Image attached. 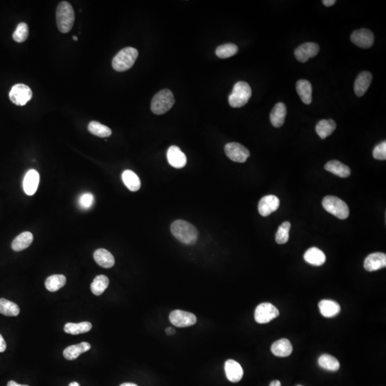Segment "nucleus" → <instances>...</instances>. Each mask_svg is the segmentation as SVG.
I'll return each instance as SVG.
<instances>
[{
	"mask_svg": "<svg viewBox=\"0 0 386 386\" xmlns=\"http://www.w3.org/2000/svg\"><path fill=\"white\" fill-rule=\"evenodd\" d=\"M171 232L175 237L186 245H194L198 238V232L188 222L178 220L171 225Z\"/></svg>",
	"mask_w": 386,
	"mask_h": 386,
	"instance_id": "f257e3e1",
	"label": "nucleus"
},
{
	"mask_svg": "<svg viewBox=\"0 0 386 386\" xmlns=\"http://www.w3.org/2000/svg\"><path fill=\"white\" fill-rule=\"evenodd\" d=\"M57 28L62 33H68L74 25L75 11L68 1H62L59 4L56 12Z\"/></svg>",
	"mask_w": 386,
	"mask_h": 386,
	"instance_id": "f03ea898",
	"label": "nucleus"
},
{
	"mask_svg": "<svg viewBox=\"0 0 386 386\" xmlns=\"http://www.w3.org/2000/svg\"><path fill=\"white\" fill-rule=\"evenodd\" d=\"M138 57V51L133 47H125L119 51L113 58V69L117 72H125L133 66Z\"/></svg>",
	"mask_w": 386,
	"mask_h": 386,
	"instance_id": "7ed1b4c3",
	"label": "nucleus"
},
{
	"mask_svg": "<svg viewBox=\"0 0 386 386\" xmlns=\"http://www.w3.org/2000/svg\"><path fill=\"white\" fill-rule=\"evenodd\" d=\"M251 95V88L248 83L238 82L234 84L232 92L228 97V103L232 108H242L248 103Z\"/></svg>",
	"mask_w": 386,
	"mask_h": 386,
	"instance_id": "20e7f679",
	"label": "nucleus"
},
{
	"mask_svg": "<svg viewBox=\"0 0 386 386\" xmlns=\"http://www.w3.org/2000/svg\"><path fill=\"white\" fill-rule=\"evenodd\" d=\"M175 98L171 91L165 89L157 92L152 100L151 110L154 114H165L173 108Z\"/></svg>",
	"mask_w": 386,
	"mask_h": 386,
	"instance_id": "39448f33",
	"label": "nucleus"
},
{
	"mask_svg": "<svg viewBox=\"0 0 386 386\" xmlns=\"http://www.w3.org/2000/svg\"><path fill=\"white\" fill-rule=\"evenodd\" d=\"M323 206L327 212L341 220L346 219L350 214L347 204L344 200L334 196L324 197Z\"/></svg>",
	"mask_w": 386,
	"mask_h": 386,
	"instance_id": "423d86ee",
	"label": "nucleus"
},
{
	"mask_svg": "<svg viewBox=\"0 0 386 386\" xmlns=\"http://www.w3.org/2000/svg\"><path fill=\"white\" fill-rule=\"evenodd\" d=\"M280 315L277 308L270 303H263L256 308L255 311V321L260 324L269 323Z\"/></svg>",
	"mask_w": 386,
	"mask_h": 386,
	"instance_id": "0eeeda50",
	"label": "nucleus"
},
{
	"mask_svg": "<svg viewBox=\"0 0 386 386\" xmlns=\"http://www.w3.org/2000/svg\"><path fill=\"white\" fill-rule=\"evenodd\" d=\"M9 98L15 105L23 106L33 98V91L26 84H15L9 92Z\"/></svg>",
	"mask_w": 386,
	"mask_h": 386,
	"instance_id": "6e6552de",
	"label": "nucleus"
},
{
	"mask_svg": "<svg viewBox=\"0 0 386 386\" xmlns=\"http://www.w3.org/2000/svg\"><path fill=\"white\" fill-rule=\"evenodd\" d=\"M226 155L236 162H245L250 156V152L243 145L237 143H231L225 147Z\"/></svg>",
	"mask_w": 386,
	"mask_h": 386,
	"instance_id": "1a4fd4ad",
	"label": "nucleus"
},
{
	"mask_svg": "<svg viewBox=\"0 0 386 386\" xmlns=\"http://www.w3.org/2000/svg\"><path fill=\"white\" fill-rule=\"evenodd\" d=\"M170 323L178 328L192 326L197 322V317L191 312L175 310L170 314Z\"/></svg>",
	"mask_w": 386,
	"mask_h": 386,
	"instance_id": "9d476101",
	"label": "nucleus"
},
{
	"mask_svg": "<svg viewBox=\"0 0 386 386\" xmlns=\"http://www.w3.org/2000/svg\"><path fill=\"white\" fill-rule=\"evenodd\" d=\"M350 40L360 48L368 49L372 47L374 42V35L368 29H360L352 33Z\"/></svg>",
	"mask_w": 386,
	"mask_h": 386,
	"instance_id": "9b49d317",
	"label": "nucleus"
},
{
	"mask_svg": "<svg viewBox=\"0 0 386 386\" xmlns=\"http://www.w3.org/2000/svg\"><path fill=\"white\" fill-rule=\"evenodd\" d=\"M320 50V47L316 43L306 42L301 44L295 50V56L298 61L306 62L309 59L315 57Z\"/></svg>",
	"mask_w": 386,
	"mask_h": 386,
	"instance_id": "f8f14e48",
	"label": "nucleus"
},
{
	"mask_svg": "<svg viewBox=\"0 0 386 386\" xmlns=\"http://www.w3.org/2000/svg\"><path fill=\"white\" fill-rule=\"evenodd\" d=\"M280 206V200L275 195H267L263 197L258 204V211L263 217L269 216L275 212Z\"/></svg>",
	"mask_w": 386,
	"mask_h": 386,
	"instance_id": "ddd939ff",
	"label": "nucleus"
},
{
	"mask_svg": "<svg viewBox=\"0 0 386 386\" xmlns=\"http://www.w3.org/2000/svg\"><path fill=\"white\" fill-rule=\"evenodd\" d=\"M373 76L370 72L363 71L360 73L354 83L355 95L358 97L363 96L369 88Z\"/></svg>",
	"mask_w": 386,
	"mask_h": 386,
	"instance_id": "4468645a",
	"label": "nucleus"
},
{
	"mask_svg": "<svg viewBox=\"0 0 386 386\" xmlns=\"http://www.w3.org/2000/svg\"><path fill=\"white\" fill-rule=\"evenodd\" d=\"M167 157L169 164L175 168H183L186 165V155L178 146L170 147L167 151Z\"/></svg>",
	"mask_w": 386,
	"mask_h": 386,
	"instance_id": "2eb2a0df",
	"label": "nucleus"
},
{
	"mask_svg": "<svg viewBox=\"0 0 386 386\" xmlns=\"http://www.w3.org/2000/svg\"><path fill=\"white\" fill-rule=\"evenodd\" d=\"M386 266L385 253H375L368 255L365 260L364 269L368 272L379 270Z\"/></svg>",
	"mask_w": 386,
	"mask_h": 386,
	"instance_id": "dca6fc26",
	"label": "nucleus"
},
{
	"mask_svg": "<svg viewBox=\"0 0 386 386\" xmlns=\"http://www.w3.org/2000/svg\"><path fill=\"white\" fill-rule=\"evenodd\" d=\"M225 371L227 379L232 383L239 382L243 376V370L241 366L234 360H228L226 362Z\"/></svg>",
	"mask_w": 386,
	"mask_h": 386,
	"instance_id": "f3484780",
	"label": "nucleus"
},
{
	"mask_svg": "<svg viewBox=\"0 0 386 386\" xmlns=\"http://www.w3.org/2000/svg\"><path fill=\"white\" fill-rule=\"evenodd\" d=\"M39 183V175L37 170H29L24 178V191L28 195H33L38 190Z\"/></svg>",
	"mask_w": 386,
	"mask_h": 386,
	"instance_id": "a211bd4d",
	"label": "nucleus"
},
{
	"mask_svg": "<svg viewBox=\"0 0 386 386\" xmlns=\"http://www.w3.org/2000/svg\"><path fill=\"white\" fill-rule=\"evenodd\" d=\"M287 108L285 104L283 103L276 104L270 116L271 123L275 127H281L285 122Z\"/></svg>",
	"mask_w": 386,
	"mask_h": 386,
	"instance_id": "6ab92c4d",
	"label": "nucleus"
},
{
	"mask_svg": "<svg viewBox=\"0 0 386 386\" xmlns=\"http://www.w3.org/2000/svg\"><path fill=\"white\" fill-rule=\"evenodd\" d=\"M296 90L303 103L306 105H310L312 103V87L309 81L300 79L296 83Z\"/></svg>",
	"mask_w": 386,
	"mask_h": 386,
	"instance_id": "aec40b11",
	"label": "nucleus"
},
{
	"mask_svg": "<svg viewBox=\"0 0 386 386\" xmlns=\"http://www.w3.org/2000/svg\"><path fill=\"white\" fill-rule=\"evenodd\" d=\"M91 348L90 344L82 342L77 345L70 346L64 350L63 355L68 360H76L81 354L88 351Z\"/></svg>",
	"mask_w": 386,
	"mask_h": 386,
	"instance_id": "412c9836",
	"label": "nucleus"
},
{
	"mask_svg": "<svg viewBox=\"0 0 386 386\" xmlns=\"http://www.w3.org/2000/svg\"><path fill=\"white\" fill-rule=\"evenodd\" d=\"M94 259L99 266L104 269H111L116 263L115 258L111 252L103 248L98 249L95 252Z\"/></svg>",
	"mask_w": 386,
	"mask_h": 386,
	"instance_id": "4be33fe9",
	"label": "nucleus"
},
{
	"mask_svg": "<svg viewBox=\"0 0 386 386\" xmlns=\"http://www.w3.org/2000/svg\"><path fill=\"white\" fill-rule=\"evenodd\" d=\"M271 351L277 357H288L293 352V346L288 339L283 338L276 341L271 347Z\"/></svg>",
	"mask_w": 386,
	"mask_h": 386,
	"instance_id": "5701e85b",
	"label": "nucleus"
},
{
	"mask_svg": "<svg viewBox=\"0 0 386 386\" xmlns=\"http://www.w3.org/2000/svg\"><path fill=\"white\" fill-rule=\"evenodd\" d=\"M304 260L309 264L320 266L324 264L326 256L321 250L317 248L309 249L304 254Z\"/></svg>",
	"mask_w": 386,
	"mask_h": 386,
	"instance_id": "b1692460",
	"label": "nucleus"
},
{
	"mask_svg": "<svg viewBox=\"0 0 386 386\" xmlns=\"http://www.w3.org/2000/svg\"><path fill=\"white\" fill-rule=\"evenodd\" d=\"M325 169L327 171L334 174L340 178H347L350 175V169L338 160L330 161L325 165Z\"/></svg>",
	"mask_w": 386,
	"mask_h": 386,
	"instance_id": "393cba45",
	"label": "nucleus"
},
{
	"mask_svg": "<svg viewBox=\"0 0 386 386\" xmlns=\"http://www.w3.org/2000/svg\"><path fill=\"white\" fill-rule=\"evenodd\" d=\"M320 313L324 317H333L337 315L341 311V306L338 303L329 300H323L319 303Z\"/></svg>",
	"mask_w": 386,
	"mask_h": 386,
	"instance_id": "a878e982",
	"label": "nucleus"
},
{
	"mask_svg": "<svg viewBox=\"0 0 386 386\" xmlns=\"http://www.w3.org/2000/svg\"><path fill=\"white\" fill-rule=\"evenodd\" d=\"M33 241V234L30 232H24L16 237L12 242V248L14 251L20 252L28 248Z\"/></svg>",
	"mask_w": 386,
	"mask_h": 386,
	"instance_id": "bb28decb",
	"label": "nucleus"
},
{
	"mask_svg": "<svg viewBox=\"0 0 386 386\" xmlns=\"http://www.w3.org/2000/svg\"><path fill=\"white\" fill-rule=\"evenodd\" d=\"M122 179L125 186L132 192H136L141 187V182L137 174L130 170H125L122 175Z\"/></svg>",
	"mask_w": 386,
	"mask_h": 386,
	"instance_id": "cd10ccee",
	"label": "nucleus"
},
{
	"mask_svg": "<svg viewBox=\"0 0 386 386\" xmlns=\"http://www.w3.org/2000/svg\"><path fill=\"white\" fill-rule=\"evenodd\" d=\"M336 129V123L333 119H322L315 127L317 135L321 139L330 136Z\"/></svg>",
	"mask_w": 386,
	"mask_h": 386,
	"instance_id": "c85d7f7f",
	"label": "nucleus"
},
{
	"mask_svg": "<svg viewBox=\"0 0 386 386\" xmlns=\"http://www.w3.org/2000/svg\"><path fill=\"white\" fill-rule=\"evenodd\" d=\"M92 325L90 322H82L79 323H68L65 325L64 331L71 335L82 334L87 333L92 329Z\"/></svg>",
	"mask_w": 386,
	"mask_h": 386,
	"instance_id": "c756f323",
	"label": "nucleus"
},
{
	"mask_svg": "<svg viewBox=\"0 0 386 386\" xmlns=\"http://www.w3.org/2000/svg\"><path fill=\"white\" fill-rule=\"evenodd\" d=\"M109 278L104 275H97L91 284V290L95 296H100L109 285Z\"/></svg>",
	"mask_w": 386,
	"mask_h": 386,
	"instance_id": "7c9ffc66",
	"label": "nucleus"
},
{
	"mask_svg": "<svg viewBox=\"0 0 386 386\" xmlns=\"http://www.w3.org/2000/svg\"><path fill=\"white\" fill-rule=\"evenodd\" d=\"M20 312V308L17 304L4 298H0V314L6 316H17Z\"/></svg>",
	"mask_w": 386,
	"mask_h": 386,
	"instance_id": "2f4dec72",
	"label": "nucleus"
},
{
	"mask_svg": "<svg viewBox=\"0 0 386 386\" xmlns=\"http://www.w3.org/2000/svg\"><path fill=\"white\" fill-rule=\"evenodd\" d=\"M66 277L63 275L49 276L45 280V287L50 292H56L63 288L66 284Z\"/></svg>",
	"mask_w": 386,
	"mask_h": 386,
	"instance_id": "473e14b6",
	"label": "nucleus"
},
{
	"mask_svg": "<svg viewBox=\"0 0 386 386\" xmlns=\"http://www.w3.org/2000/svg\"><path fill=\"white\" fill-rule=\"evenodd\" d=\"M319 366L323 368V369L329 371H337L340 368L339 361L335 358L328 354L322 355L318 359Z\"/></svg>",
	"mask_w": 386,
	"mask_h": 386,
	"instance_id": "72a5a7b5",
	"label": "nucleus"
},
{
	"mask_svg": "<svg viewBox=\"0 0 386 386\" xmlns=\"http://www.w3.org/2000/svg\"><path fill=\"white\" fill-rule=\"evenodd\" d=\"M88 130L92 135H96L100 138H108L112 135V130L109 127L97 121H92L90 122Z\"/></svg>",
	"mask_w": 386,
	"mask_h": 386,
	"instance_id": "f704fd0d",
	"label": "nucleus"
},
{
	"mask_svg": "<svg viewBox=\"0 0 386 386\" xmlns=\"http://www.w3.org/2000/svg\"><path fill=\"white\" fill-rule=\"evenodd\" d=\"M238 52V47L232 43L223 44L216 49V55L221 59L228 58L235 55Z\"/></svg>",
	"mask_w": 386,
	"mask_h": 386,
	"instance_id": "c9c22d12",
	"label": "nucleus"
},
{
	"mask_svg": "<svg viewBox=\"0 0 386 386\" xmlns=\"http://www.w3.org/2000/svg\"><path fill=\"white\" fill-rule=\"evenodd\" d=\"M291 224L289 222H284L278 228L275 234V240L280 245L286 243L289 240V232Z\"/></svg>",
	"mask_w": 386,
	"mask_h": 386,
	"instance_id": "e433bc0d",
	"label": "nucleus"
},
{
	"mask_svg": "<svg viewBox=\"0 0 386 386\" xmlns=\"http://www.w3.org/2000/svg\"><path fill=\"white\" fill-rule=\"evenodd\" d=\"M29 36L28 25L25 22L19 24L13 33L14 40L17 42H23L27 40Z\"/></svg>",
	"mask_w": 386,
	"mask_h": 386,
	"instance_id": "4c0bfd02",
	"label": "nucleus"
},
{
	"mask_svg": "<svg viewBox=\"0 0 386 386\" xmlns=\"http://www.w3.org/2000/svg\"><path fill=\"white\" fill-rule=\"evenodd\" d=\"M373 157L379 160L386 159V142H382L379 145H376L373 150Z\"/></svg>",
	"mask_w": 386,
	"mask_h": 386,
	"instance_id": "58836bf2",
	"label": "nucleus"
},
{
	"mask_svg": "<svg viewBox=\"0 0 386 386\" xmlns=\"http://www.w3.org/2000/svg\"><path fill=\"white\" fill-rule=\"evenodd\" d=\"M94 203V196L91 193H84L79 199V206L83 209H89Z\"/></svg>",
	"mask_w": 386,
	"mask_h": 386,
	"instance_id": "ea45409f",
	"label": "nucleus"
},
{
	"mask_svg": "<svg viewBox=\"0 0 386 386\" xmlns=\"http://www.w3.org/2000/svg\"><path fill=\"white\" fill-rule=\"evenodd\" d=\"M6 348H7V344H6L4 338L0 334V352L5 351Z\"/></svg>",
	"mask_w": 386,
	"mask_h": 386,
	"instance_id": "a19ab883",
	"label": "nucleus"
},
{
	"mask_svg": "<svg viewBox=\"0 0 386 386\" xmlns=\"http://www.w3.org/2000/svg\"><path fill=\"white\" fill-rule=\"evenodd\" d=\"M322 2L326 7H331V6L334 5L336 1V0H323V1H322Z\"/></svg>",
	"mask_w": 386,
	"mask_h": 386,
	"instance_id": "79ce46f5",
	"label": "nucleus"
},
{
	"mask_svg": "<svg viewBox=\"0 0 386 386\" xmlns=\"http://www.w3.org/2000/svg\"><path fill=\"white\" fill-rule=\"evenodd\" d=\"M7 386H29L28 385H20V384H17L15 381H11L8 382Z\"/></svg>",
	"mask_w": 386,
	"mask_h": 386,
	"instance_id": "37998d69",
	"label": "nucleus"
},
{
	"mask_svg": "<svg viewBox=\"0 0 386 386\" xmlns=\"http://www.w3.org/2000/svg\"><path fill=\"white\" fill-rule=\"evenodd\" d=\"M165 332L167 335H169V336H172V335L175 334V330L173 328H167L165 330Z\"/></svg>",
	"mask_w": 386,
	"mask_h": 386,
	"instance_id": "c03bdc74",
	"label": "nucleus"
},
{
	"mask_svg": "<svg viewBox=\"0 0 386 386\" xmlns=\"http://www.w3.org/2000/svg\"><path fill=\"white\" fill-rule=\"evenodd\" d=\"M270 386H281V383L279 381H273L270 383Z\"/></svg>",
	"mask_w": 386,
	"mask_h": 386,
	"instance_id": "a18cd8bd",
	"label": "nucleus"
},
{
	"mask_svg": "<svg viewBox=\"0 0 386 386\" xmlns=\"http://www.w3.org/2000/svg\"><path fill=\"white\" fill-rule=\"evenodd\" d=\"M119 386H138L136 384H132V383H124V384H121Z\"/></svg>",
	"mask_w": 386,
	"mask_h": 386,
	"instance_id": "49530a36",
	"label": "nucleus"
},
{
	"mask_svg": "<svg viewBox=\"0 0 386 386\" xmlns=\"http://www.w3.org/2000/svg\"><path fill=\"white\" fill-rule=\"evenodd\" d=\"M69 386H80L77 382H73L70 384Z\"/></svg>",
	"mask_w": 386,
	"mask_h": 386,
	"instance_id": "de8ad7c7",
	"label": "nucleus"
},
{
	"mask_svg": "<svg viewBox=\"0 0 386 386\" xmlns=\"http://www.w3.org/2000/svg\"><path fill=\"white\" fill-rule=\"evenodd\" d=\"M73 39H74L75 41H77L78 38H77L76 36H73Z\"/></svg>",
	"mask_w": 386,
	"mask_h": 386,
	"instance_id": "09e8293b",
	"label": "nucleus"
},
{
	"mask_svg": "<svg viewBox=\"0 0 386 386\" xmlns=\"http://www.w3.org/2000/svg\"></svg>",
	"mask_w": 386,
	"mask_h": 386,
	"instance_id": "8fccbe9b",
	"label": "nucleus"
}]
</instances>
